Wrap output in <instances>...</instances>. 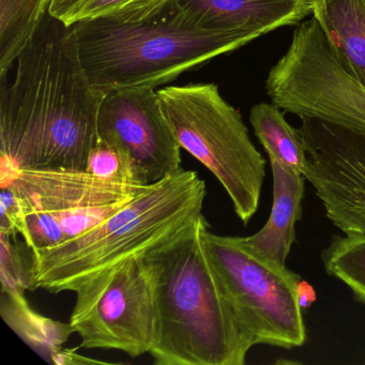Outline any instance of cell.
I'll return each mask as SVG.
<instances>
[{
	"label": "cell",
	"mask_w": 365,
	"mask_h": 365,
	"mask_svg": "<svg viewBox=\"0 0 365 365\" xmlns=\"http://www.w3.org/2000/svg\"><path fill=\"white\" fill-rule=\"evenodd\" d=\"M98 135L118 143L127 151L140 185H155L183 170L180 145L153 87L106 93L100 106Z\"/></svg>",
	"instance_id": "cell-10"
},
{
	"label": "cell",
	"mask_w": 365,
	"mask_h": 365,
	"mask_svg": "<svg viewBox=\"0 0 365 365\" xmlns=\"http://www.w3.org/2000/svg\"><path fill=\"white\" fill-rule=\"evenodd\" d=\"M48 4L50 0H0V80L7 78L35 35Z\"/></svg>",
	"instance_id": "cell-17"
},
{
	"label": "cell",
	"mask_w": 365,
	"mask_h": 365,
	"mask_svg": "<svg viewBox=\"0 0 365 365\" xmlns=\"http://www.w3.org/2000/svg\"><path fill=\"white\" fill-rule=\"evenodd\" d=\"M0 314L27 345L51 361L76 333L70 322L51 319L31 309L24 292H1Z\"/></svg>",
	"instance_id": "cell-15"
},
{
	"label": "cell",
	"mask_w": 365,
	"mask_h": 365,
	"mask_svg": "<svg viewBox=\"0 0 365 365\" xmlns=\"http://www.w3.org/2000/svg\"><path fill=\"white\" fill-rule=\"evenodd\" d=\"M202 243L250 346L304 345L300 275L254 249L245 237L219 236L208 227Z\"/></svg>",
	"instance_id": "cell-6"
},
{
	"label": "cell",
	"mask_w": 365,
	"mask_h": 365,
	"mask_svg": "<svg viewBox=\"0 0 365 365\" xmlns=\"http://www.w3.org/2000/svg\"><path fill=\"white\" fill-rule=\"evenodd\" d=\"M0 88V182L22 170H86L106 97L89 81L73 26L48 11Z\"/></svg>",
	"instance_id": "cell-1"
},
{
	"label": "cell",
	"mask_w": 365,
	"mask_h": 365,
	"mask_svg": "<svg viewBox=\"0 0 365 365\" xmlns=\"http://www.w3.org/2000/svg\"><path fill=\"white\" fill-rule=\"evenodd\" d=\"M132 200L110 202V204L78 207V208L55 213L61 221V227L65 232L66 240H69V239L76 238L93 228L97 227L100 224L110 219L115 213L118 212L125 205Z\"/></svg>",
	"instance_id": "cell-23"
},
{
	"label": "cell",
	"mask_w": 365,
	"mask_h": 365,
	"mask_svg": "<svg viewBox=\"0 0 365 365\" xmlns=\"http://www.w3.org/2000/svg\"><path fill=\"white\" fill-rule=\"evenodd\" d=\"M204 215L142 257L153 279L157 365H243L251 346L202 243Z\"/></svg>",
	"instance_id": "cell-2"
},
{
	"label": "cell",
	"mask_w": 365,
	"mask_h": 365,
	"mask_svg": "<svg viewBox=\"0 0 365 365\" xmlns=\"http://www.w3.org/2000/svg\"><path fill=\"white\" fill-rule=\"evenodd\" d=\"M0 187H10L22 208L61 212L132 200L149 185L102 180L86 170H22L1 181Z\"/></svg>",
	"instance_id": "cell-11"
},
{
	"label": "cell",
	"mask_w": 365,
	"mask_h": 365,
	"mask_svg": "<svg viewBox=\"0 0 365 365\" xmlns=\"http://www.w3.org/2000/svg\"><path fill=\"white\" fill-rule=\"evenodd\" d=\"M324 270L345 284L358 302L365 303V235L334 236L322 250Z\"/></svg>",
	"instance_id": "cell-18"
},
{
	"label": "cell",
	"mask_w": 365,
	"mask_h": 365,
	"mask_svg": "<svg viewBox=\"0 0 365 365\" xmlns=\"http://www.w3.org/2000/svg\"><path fill=\"white\" fill-rule=\"evenodd\" d=\"M158 95L181 149L212 173L237 217L247 225L259 207L266 160L252 142L240 113L209 83L165 87Z\"/></svg>",
	"instance_id": "cell-5"
},
{
	"label": "cell",
	"mask_w": 365,
	"mask_h": 365,
	"mask_svg": "<svg viewBox=\"0 0 365 365\" xmlns=\"http://www.w3.org/2000/svg\"><path fill=\"white\" fill-rule=\"evenodd\" d=\"M300 120L303 176L326 217L343 234L365 235V134L317 118Z\"/></svg>",
	"instance_id": "cell-9"
},
{
	"label": "cell",
	"mask_w": 365,
	"mask_h": 365,
	"mask_svg": "<svg viewBox=\"0 0 365 365\" xmlns=\"http://www.w3.org/2000/svg\"><path fill=\"white\" fill-rule=\"evenodd\" d=\"M70 324L81 347L118 350L138 358L150 352L157 315L153 279L142 258L129 260L81 285Z\"/></svg>",
	"instance_id": "cell-8"
},
{
	"label": "cell",
	"mask_w": 365,
	"mask_h": 365,
	"mask_svg": "<svg viewBox=\"0 0 365 365\" xmlns=\"http://www.w3.org/2000/svg\"><path fill=\"white\" fill-rule=\"evenodd\" d=\"M344 68L365 86V0H305Z\"/></svg>",
	"instance_id": "cell-14"
},
{
	"label": "cell",
	"mask_w": 365,
	"mask_h": 365,
	"mask_svg": "<svg viewBox=\"0 0 365 365\" xmlns=\"http://www.w3.org/2000/svg\"><path fill=\"white\" fill-rule=\"evenodd\" d=\"M250 123L270 161L303 174L307 150L299 130L289 125L285 112L275 104H256L250 112Z\"/></svg>",
	"instance_id": "cell-16"
},
{
	"label": "cell",
	"mask_w": 365,
	"mask_h": 365,
	"mask_svg": "<svg viewBox=\"0 0 365 365\" xmlns=\"http://www.w3.org/2000/svg\"><path fill=\"white\" fill-rule=\"evenodd\" d=\"M189 24L209 31H241L258 37L299 25L309 16L305 0H174Z\"/></svg>",
	"instance_id": "cell-12"
},
{
	"label": "cell",
	"mask_w": 365,
	"mask_h": 365,
	"mask_svg": "<svg viewBox=\"0 0 365 365\" xmlns=\"http://www.w3.org/2000/svg\"><path fill=\"white\" fill-rule=\"evenodd\" d=\"M81 63L104 95L117 89L155 87L230 54L256 34L192 26L174 0L153 18L120 22L110 16L74 25Z\"/></svg>",
	"instance_id": "cell-4"
},
{
	"label": "cell",
	"mask_w": 365,
	"mask_h": 365,
	"mask_svg": "<svg viewBox=\"0 0 365 365\" xmlns=\"http://www.w3.org/2000/svg\"><path fill=\"white\" fill-rule=\"evenodd\" d=\"M85 170L102 180L142 185L138 183L133 162L127 151L118 143L102 136L98 135Z\"/></svg>",
	"instance_id": "cell-20"
},
{
	"label": "cell",
	"mask_w": 365,
	"mask_h": 365,
	"mask_svg": "<svg viewBox=\"0 0 365 365\" xmlns=\"http://www.w3.org/2000/svg\"><path fill=\"white\" fill-rule=\"evenodd\" d=\"M206 183L193 170L149 185L118 212L76 238L31 250L37 288L53 294L81 285L142 258L172 240L202 215Z\"/></svg>",
	"instance_id": "cell-3"
},
{
	"label": "cell",
	"mask_w": 365,
	"mask_h": 365,
	"mask_svg": "<svg viewBox=\"0 0 365 365\" xmlns=\"http://www.w3.org/2000/svg\"><path fill=\"white\" fill-rule=\"evenodd\" d=\"M271 102L288 114L365 134V86L339 63L315 19L297 25L266 81Z\"/></svg>",
	"instance_id": "cell-7"
},
{
	"label": "cell",
	"mask_w": 365,
	"mask_h": 365,
	"mask_svg": "<svg viewBox=\"0 0 365 365\" xmlns=\"http://www.w3.org/2000/svg\"><path fill=\"white\" fill-rule=\"evenodd\" d=\"M173 0H134L110 18L120 22H140L161 12Z\"/></svg>",
	"instance_id": "cell-24"
},
{
	"label": "cell",
	"mask_w": 365,
	"mask_h": 365,
	"mask_svg": "<svg viewBox=\"0 0 365 365\" xmlns=\"http://www.w3.org/2000/svg\"><path fill=\"white\" fill-rule=\"evenodd\" d=\"M134 0H50L48 14L67 26L114 16Z\"/></svg>",
	"instance_id": "cell-22"
},
{
	"label": "cell",
	"mask_w": 365,
	"mask_h": 365,
	"mask_svg": "<svg viewBox=\"0 0 365 365\" xmlns=\"http://www.w3.org/2000/svg\"><path fill=\"white\" fill-rule=\"evenodd\" d=\"M19 234L0 232L1 292H26L37 289L34 279L33 252L22 245Z\"/></svg>",
	"instance_id": "cell-19"
},
{
	"label": "cell",
	"mask_w": 365,
	"mask_h": 365,
	"mask_svg": "<svg viewBox=\"0 0 365 365\" xmlns=\"http://www.w3.org/2000/svg\"><path fill=\"white\" fill-rule=\"evenodd\" d=\"M21 211L18 232L29 249H48L66 240L65 232L56 213L22 207Z\"/></svg>",
	"instance_id": "cell-21"
},
{
	"label": "cell",
	"mask_w": 365,
	"mask_h": 365,
	"mask_svg": "<svg viewBox=\"0 0 365 365\" xmlns=\"http://www.w3.org/2000/svg\"><path fill=\"white\" fill-rule=\"evenodd\" d=\"M273 176V205L268 221L247 242L270 259L286 264L296 241L297 223L302 217L304 176L277 162L270 161Z\"/></svg>",
	"instance_id": "cell-13"
}]
</instances>
